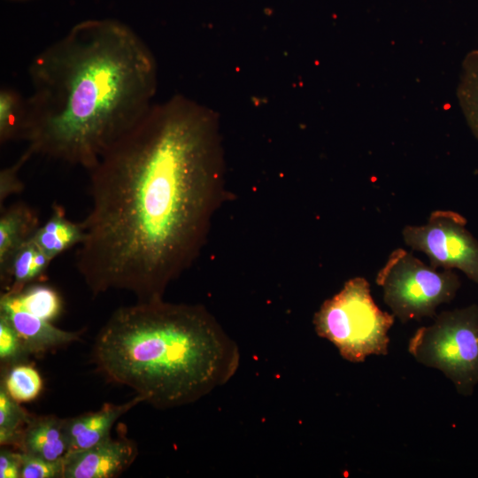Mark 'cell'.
<instances>
[{"instance_id": "1", "label": "cell", "mask_w": 478, "mask_h": 478, "mask_svg": "<svg viewBox=\"0 0 478 478\" xmlns=\"http://www.w3.org/2000/svg\"><path fill=\"white\" fill-rule=\"evenodd\" d=\"M75 265L94 297L163 298L198 258L227 197L219 117L181 95L154 103L89 170Z\"/></svg>"}, {"instance_id": "2", "label": "cell", "mask_w": 478, "mask_h": 478, "mask_svg": "<svg viewBox=\"0 0 478 478\" xmlns=\"http://www.w3.org/2000/svg\"><path fill=\"white\" fill-rule=\"evenodd\" d=\"M22 140L27 150L91 170L154 104L155 57L113 19H90L32 60Z\"/></svg>"}, {"instance_id": "3", "label": "cell", "mask_w": 478, "mask_h": 478, "mask_svg": "<svg viewBox=\"0 0 478 478\" xmlns=\"http://www.w3.org/2000/svg\"><path fill=\"white\" fill-rule=\"evenodd\" d=\"M93 358L109 381L158 409L199 400L240 365L238 345L204 305L163 298L117 309L96 337Z\"/></svg>"}, {"instance_id": "4", "label": "cell", "mask_w": 478, "mask_h": 478, "mask_svg": "<svg viewBox=\"0 0 478 478\" xmlns=\"http://www.w3.org/2000/svg\"><path fill=\"white\" fill-rule=\"evenodd\" d=\"M394 320L375 304L368 281L357 276L322 303L312 323L316 334L332 343L345 360L359 363L371 355L388 354Z\"/></svg>"}, {"instance_id": "5", "label": "cell", "mask_w": 478, "mask_h": 478, "mask_svg": "<svg viewBox=\"0 0 478 478\" xmlns=\"http://www.w3.org/2000/svg\"><path fill=\"white\" fill-rule=\"evenodd\" d=\"M415 360L441 371L459 394L468 397L478 384V305L443 311L418 328L408 343Z\"/></svg>"}, {"instance_id": "6", "label": "cell", "mask_w": 478, "mask_h": 478, "mask_svg": "<svg viewBox=\"0 0 478 478\" xmlns=\"http://www.w3.org/2000/svg\"><path fill=\"white\" fill-rule=\"evenodd\" d=\"M375 281L385 304L402 323L434 317L436 308L451 302L460 287L453 270L438 271L403 248L389 254Z\"/></svg>"}, {"instance_id": "7", "label": "cell", "mask_w": 478, "mask_h": 478, "mask_svg": "<svg viewBox=\"0 0 478 478\" xmlns=\"http://www.w3.org/2000/svg\"><path fill=\"white\" fill-rule=\"evenodd\" d=\"M466 220L451 210L433 211L427 222L402 230L406 245L423 252L434 268L458 269L478 285V241Z\"/></svg>"}, {"instance_id": "8", "label": "cell", "mask_w": 478, "mask_h": 478, "mask_svg": "<svg viewBox=\"0 0 478 478\" xmlns=\"http://www.w3.org/2000/svg\"><path fill=\"white\" fill-rule=\"evenodd\" d=\"M138 454L135 443L125 436L89 448L70 451L63 459L62 478H112L121 474Z\"/></svg>"}, {"instance_id": "9", "label": "cell", "mask_w": 478, "mask_h": 478, "mask_svg": "<svg viewBox=\"0 0 478 478\" xmlns=\"http://www.w3.org/2000/svg\"><path fill=\"white\" fill-rule=\"evenodd\" d=\"M0 316L16 330L28 354L39 355L80 340L81 331H66L27 311L15 293L2 292Z\"/></svg>"}, {"instance_id": "10", "label": "cell", "mask_w": 478, "mask_h": 478, "mask_svg": "<svg viewBox=\"0 0 478 478\" xmlns=\"http://www.w3.org/2000/svg\"><path fill=\"white\" fill-rule=\"evenodd\" d=\"M143 399L136 396L121 405L104 404L96 412L65 419L70 451H81L107 439L114 423Z\"/></svg>"}, {"instance_id": "11", "label": "cell", "mask_w": 478, "mask_h": 478, "mask_svg": "<svg viewBox=\"0 0 478 478\" xmlns=\"http://www.w3.org/2000/svg\"><path fill=\"white\" fill-rule=\"evenodd\" d=\"M38 212L24 202L1 209L0 279L5 275L16 251L40 227Z\"/></svg>"}, {"instance_id": "12", "label": "cell", "mask_w": 478, "mask_h": 478, "mask_svg": "<svg viewBox=\"0 0 478 478\" xmlns=\"http://www.w3.org/2000/svg\"><path fill=\"white\" fill-rule=\"evenodd\" d=\"M20 451L50 461H63L70 452L65 419L55 415L33 417L25 428Z\"/></svg>"}, {"instance_id": "13", "label": "cell", "mask_w": 478, "mask_h": 478, "mask_svg": "<svg viewBox=\"0 0 478 478\" xmlns=\"http://www.w3.org/2000/svg\"><path fill=\"white\" fill-rule=\"evenodd\" d=\"M83 238L81 223L68 220L65 209L56 203L52 204L49 219L32 236V240L52 260L73 246L80 245Z\"/></svg>"}, {"instance_id": "14", "label": "cell", "mask_w": 478, "mask_h": 478, "mask_svg": "<svg viewBox=\"0 0 478 478\" xmlns=\"http://www.w3.org/2000/svg\"><path fill=\"white\" fill-rule=\"evenodd\" d=\"M51 261L32 238L29 239L16 251L5 275L0 279L2 290L19 293L26 287L37 283Z\"/></svg>"}, {"instance_id": "15", "label": "cell", "mask_w": 478, "mask_h": 478, "mask_svg": "<svg viewBox=\"0 0 478 478\" xmlns=\"http://www.w3.org/2000/svg\"><path fill=\"white\" fill-rule=\"evenodd\" d=\"M457 97L466 124L478 140V50L468 52L463 59Z\"/></svg>"}, {"instance_id": "16", "label": "cell", "mask_w": 478, "mask_h": 478, "mask_svg": "<svg viewBox=\"0 0 478 478\" xmlns=\"http://www.w3.org/2000/svg\"><path fill=\"white\" fill-rule=\"evenodd\" d=\"M27 113V98L11 87L0 90V143L22 140Z\"/></svg>"}, {"instance_id": "17", "label": "cell", "mask_w": 478, "mask_h": 478, "mask_svg": "<svg viewBox=\"0 0 478 478\" xmlns=\"http://www.w3.org/2000/svg\"><path fill=\"white\" fill-rule=\"evenodd\" d=\"M33 419L19 402L0 387V444L19 447L23 432Z\"/></svg>"}, {"instance_id": "18", "label": "cell", "mask_w": 478, "mask_h": 478, "mask_svg": "<svg viewBox=\"0 0 478 478\" xmlns=\"http://www.w3.org/2000/svg\"><path fill=\"white\" fill-rule=\"evenodd\" d=\"M15 294L27 311L45 320L52 322L62 312L60 295L47 285L34 283Z\"/></svg>"}, {"instance_id": "19", "label": "cell", "mask_w": 478, "mask_h": 478, "mask_svg": "<svg viewBox=\"0 0 478 478\" xmlns=\"http://www.w3.org/2000/svg\"><path fill=\"white\" fill-rule=\"evenodd\" d=\"M1 384L8 395L19 404L34 400L42 388V377L37 370L19 363L10 366Z\"/></svg>"}, {"instance_id": "20", "label": "cell", "mask_w": 478, "mask_h": 478, "mask_svg": "<svg viewBox=\"0 0 478 478\" xmlns=\"http://www.w3.org/2000/svg\"><path fill=\"white\" fill-rule=\"evenodd\" d=\"M29 355L24 343L12 326L0 316V360L1 364L13 366Z\"/></svg>"}, {"instance_id": "21", "label": "cell", "mask_w": 478, "mask_h": 478, "mask_svg": "<svg viewBox=\"0 0 478 478\" xmlns=\"http://www.w3.org/2000/svg\"><path fill=\"white\" fill-rule=\"evenodd\" d=\"M20 452V478H62L63 461H50Z\"/></svg>"}, {"instance_id": "22", "label": "cell", "mask_w": 478, "mask_h": 478, "mask_svg": "<svg viewBox=\"0 0 478 478\" xmlns=\"http://www.w3.org/2000/svg\"><path fill=\"white\" fill-rule=\"evenodd\" d=\"M32 156L29 150H26L12 166L4 167L0 172V205L13 194L20 193L24 184L19 178V171L23 165Z\"/></svg>"}, {"instance_id": "23", "label": "cell", "mask_w": 478, "mask_h": 478, "mask_svg": "<svg viewBox=\"0 0 478 478\" xmlns=\"http://www.w3.org/2000/svg\"><path fill=\"white\" fill-rule=\"evenodd\" d=\"M21 452L0 451V478H20Z\"/></svg>"}, {"instance_id": "24", "label": "cell", "mask_w": 478, "mask_h": 478, "mask_svg": "<svg viewBox=\"0 0 478 478\" xmlns=\"http://www.w3.org/2000/svg\"><path fill=\"white\" fill-rule=\"evenodd\" d=\"M9 1H12V2H27V1H30V0H9Z\"/></svg>"}]
</instances>
